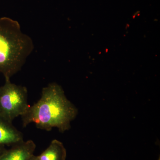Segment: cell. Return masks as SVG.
<instances>
[{
	"instance_id": "6da1fadb",
	"label": "cell",
	"mask_w": 160,
	"mask_h": 160,
	"mask_svg": "<svg viewBox=\"0 0 160 160\" xmlns=\"http://www.w3.org/2000/svg\"><path fill=\"white\" fill-rule=\"evenodd\" d=\"M78 114L77 108L66 97L61 86L53 82L43 88L39 100L21 118L24 127L33 123L38 129L49 131L56 128L64 132L70 129Z\"/></svg>"
},
{
	"instance_id": "7a4b0ae2",
	"label": "cell",
	"mask_w": 160,
	"mask_h": 160,
	"mask_svg": "<svg viewBox=\"0 0 160 160\" xmlns=\"http://www.w3.org/2000/svg\"><path fill=\"white\" fill-rule=\"evenodd\" d=\"M34 49L33 41L18 21L0 18V73L5 79L21 70Z\"/></svg>"
},
{
	"instance_id": "3957f363",
	"label": "cell",
	"mask_w": 160,
	"mask_h": 160,
	"mask_svg": "<svg viewBox=\"0 0 160 160\" xmlns=\"http://www.w3.org/2000/svg\"><path fill=\"white\" fill-rule=\"evenodd\" d=\"M29 106L26 87L5 79L0 87V117L12 122L15 118L22 116Z\"/></svg>"
},
{
	"instance_id": "277c9868",
	"label": "cell",
	"mask_w": 160,
	"mask_h": 160,
	"mask_svg": "<svg viewBox=\"0 0 160 160\" xmlns=\"http://www.w3.org/2000/svg\"><path fill=\"white\" fill-rule=\"evenodd\" d=\"M6 149L0 160H30L34 155L36 146L32 140L21 141Z\"/></svg>"
},
{
	"instance_id": "5b68a950",
	"label": "cell",
	"mask_w": 160,
	"mask_h": 160,
	"mask_svg": "<svg viewBox=\"0 0 160 160\" xmlns=\"http://www.w3.org/2000/svg\"><path fill=\"white\" fill-rule=\"evenodd\" d=\"M23 140L22 133L12 122L0 117V145L11 146Z\"/></svg>"
},
{
	"instance_id": "8992f818",
	"label": "cell",
	"mask_w": 160,
	"mask_h": 160,
	"mask_svg": "<svg viewBox=\"0 0 160 160\" xmlns=\"http://www.w3.org/2000/svg\"><path fill=\"white\" fill-rule=\"evenodd\" d=\"M38 157L40 160H66V149L62 142L54 139Z\"/></svg>"
},
{
	"instance_id": "52a82bcc",
	"label": "cell",
	"mask_w": 160,
	"mask_h": 160,
	"mask_svg": "<svg viewBox=\"0 0 160 160\" xmlns=\"http://www.w3.org/2000/svg\"><path fill=\"white\" fill-rule=\"evenodd\" d=\"M6 146L0 145V158L2 156L4 152L6 151Z\"/></svg>"
},
{
	"instance_id": "ba28073f",
	"label": "cell",
	"mask_w": 160,
	"mask_h": 160,
	"mask_svg": "<svg viewBox=\"0 0 160 160\" xmlns=\"http://www.w3.org/2000/svg\"><path fill=\"white\" fill-rule=\"evenodd\" d=\"M30 160H40V159L38 157V156H36L33 155Z\"/></svg>"
}]
</instances>
